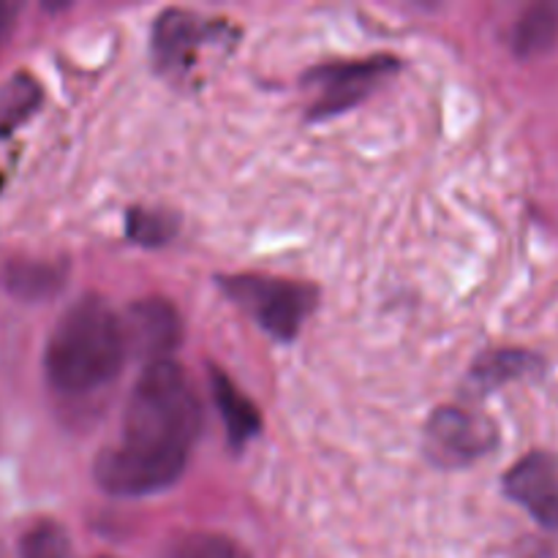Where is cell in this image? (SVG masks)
Listing matches in <instances>:
<instances>
[{"label": "cell", "mask_w": 558, "mask_h": 558, "mask_svg": "<svg viewBox=\"0 0 558 558\" xmlns=\"http://www.w3.org/2000/svg\"><path fill=\"white\" fill-rule=\"evenodd\" d=\"M202 425L189 376L172 360L150 363L129 398L118 445L98 452V488L112 496H147L183 474Z\"/></svg>", "instance_id": "cell-1"}, {"label": "cell", "mask_w": 558, "mask_h": 558, "mask_svg": "<svg viewBox=\"0 0 558 558\" xmlns=\"http://www.w3.org/2000/svg\"><path fill=\"white\" fill-rule=\"evenodd\" d=\"M129 357L123 319L107 300L85 294L58 319L44 349V374L60 396L107 387Z\"/></svg>", "instance_id": "cell-2"}, {"label": "cell", "mask_w": 558, "mask_h": 558, "mask_svg": "<svg viewBox=\"0 0 558 558\" xmlns=\"http://www.w3.org/2000/svg\"><path fill=\"white\" fill-rule=\"evenodd\" d=\"M218 283L240 308L248 311L270 336L281 341H292L319 303V292L314 287L287 278L229 276Z\"/></svg>", "instance_id": "cell-3"}, {"label": "cell", "mask_w": 558, "mask_h": 558, "mask_svg": "<svg viewBox=\"0 0 558 558\" xmlns=\"http://www.w3.org/2000/svg\"><path fill=\"white\" fill-rule=\"evenodd\" d=\"M123 330L129 354L161 363L178 349L180 338H183V322L169 300L147 298L131 305L129 314L123 316Z\"/></svg>", "instance_id": "cell-4"}, {"label": "cell", "mask_w": 558, "mask_h": 558, "mask_svg": "<svg viewBox=\"0 0 558 558\" xmlns=\"http://www.w3.org/2000/svg\"><path fill=\"white\" fill-rule=\"evenodd\" d=\"M396 71V60L392 58H371L357 60V63H338V65H322L316 69L308 80H316L322 87L319 101L311 109V118L322 120L330 114L343 112V109L354 107L363 101L371 93V87Z\"/></svg>", "instance_id": "cell-5"}, {"label": "cell", "mask_w": 558, "mask_h": 558, "mask_svg": "<svg viewBox=\"0 0 558 558\" xmlns=\"http://www.w3.org/2000/svg\"><path fill=\"white\" fill-rule=\"evenodd\" d=\"M505 490L545 529L558 534V458L532 452L507 472Z\"/></svg>", "instance_id": "cell-6"}, {"label": "cell", "mask_w": 558, "mask_h": 558, "mask_svg": "<svg viewBox=\"0 0 558 558\" xmlns=\"http://www.w3.org/2000/svg\"><path fill=\"white\" fill-rule=\"evenodd\" d=\"M69 265L47 256L0 251V289L22 303H41L63 289Z\"/></svg>", "instance_id": "cell-7"}, {"label": "cell", "mask_w": 558, "mask_h": 558, "mask_svg": "<svg viewBox=\"0 0 558 558\" xmlns=\"http://www.w3.org/2000/svg\"><path fill=\"white\" fill-rule=\"evenodd\" d=\"M207 38V25L202 16L183 9L163 11L153 27V58L167 74H180L194 63L199 44Z\"/></svg>", "instance_id": "cell-8"}, {"label": "cell", "mask_w": 558, "mask_h": 558, "mask_svg": "<svg viewBox=\"0 0 558 558\" xmlns=\"http://www.w3.org/2000/svg\"><path fill=\"white\" fill-rule=\"evenodd\" d=\"M428 441L436 458L450 463L472 461L494 445V434L483 420L472 417L458 409H439L428 423Z\"/></svg>", "instance_id": "cell-9"}, {"label": "cell", "mask_w": 558, "mask_h": 558, "mask_svg": "<svg viewBox=\"0 0 558 558\" xmlns=\"http://www.w3.org/2000/svg\"><path fill=\"white\" fill-rule=\"evenodd\" d=\"M210 385H213V398H216V407L221 412L223 425H227L229 441L234 447H243L245 441L254 439L262 428V417L256 412L254 403L238 390V387L229 381V376L223 371L213 368L210 371Z\"/></svg>", "instance_id": "cell-10"}, {"label": "cell", "mask_w": 558, "mask_h": 558, "mask_svg": "<svg viewBox=\"0 0 558 558\" xmlns=\"http://www.w3.org/2000/svg\"><path fill=\"white\" fill-rule=\"evenodd\" d=\"M558 44V0L534 3L512 27V52L518 58H539Z\"/></svg>", "instance_id": "cell-11"}, {"label": "cell", "mask_w": 558, "mask_h": 558, "mask_svg": "<svg viewBox=\"0 0 558 558\" xmlns=\"http://www.w3.org/2000/svg\"><path fill=\"white\" fill-rule=\"evenodd\" d=\"M41 101V87L31 74H14L0 87V134L27 120Z\"/></svg>", "instance_id": "cell-12"}, {"label": "cell", "mask_w": 558, "mask_h": 558, "mask_svg": "<svg viewBox=\"0 0 558 558\" xmlns=\"http://www.w3.org/2000/svg\"><path fill=\"white\" fill-rule=\"evenodd\" d=\"M161 558H251V554L223 534L191 532L169 543Z\"/></svg>", "instance_id": "cell-13"}, {"label": "cell", "mask_w": 558, "mask_h": 558, "mask_svg": "<svg viewBox=\"0 0 558 558\" xmlns=\"http://www.w3.org/2000/svg\"><path fill=\"white\" fill-rule=\"evenodd\" d=\"M69 534L60 523L38 521L22 534L20 558H69Z\"/></svg>", "instance_id": "cell-14"}, {"label": "cell", "mask_w": 558, "mask_h": 558, "mask_svg": "<svg viewBox=\"0 0 558 558\" xmlns=\"http://www.w3.org/2000/svg\"><path fill=\"white\" fill-rule=\"evenodd\" d=\"M534 365H537V360H534L532 354L494 352V354H485V357L474 365V379L483 381L485 387H496V385H505V381L529 374Z\"/></svg>", "instance_id": "cell-15"}, {"label": "cell", "mask_w": 558, "mask_h": 558, "mask_svg": "<svg viewBox=\"0 0 558 558\" xmlns=\"http://www.w3.org/2000/svg\"><path fill=\"white\" fill-rule=\"evenodd\" d=\"M125 229H129L134 243L161 245L174 234V229H178V218H174L172 213L142 210V207H134V210L129 213Z\"/></svg>", "instance_id": "cell-16"}, {"label": "cell", "mask_w": 558, "mask_h": 558, "mask_svg": "<svg viewBox=\"0 0 558 558\" xmlns=\"http://www.w3.org/2000/svg\"><path fill=\"white\" fill-rule=\"evenodd\" d=\"M22 5L20 3H11V0H0V47L11 38L16 27V16H20Z\"/></svg>", "instance_id": "cell-17"}, {"label": "cell", "mask_w": 558, "mask_h": 558, "mask_svg": "<svg viewBox=\"0 0 558 558\" xmlns=\"http://www.w3.org/2000/svg\"><path fill=\"white\" fill-rule=\"evenodd\" d=\"M104 558H107V556H104Z\"/></svg>", "instance_id": "cell-18"}]
</instances>
